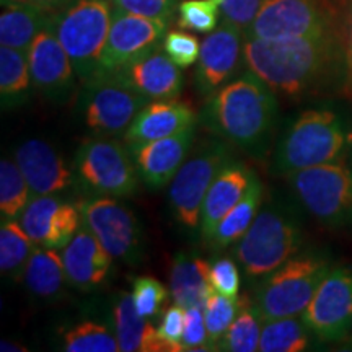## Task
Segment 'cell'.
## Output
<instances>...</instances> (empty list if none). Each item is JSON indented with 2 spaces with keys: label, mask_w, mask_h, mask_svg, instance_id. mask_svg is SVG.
I'll list each match as a JSON object with an SVG mask.
<instances>
[{
  "label": "cell",
  "mask_w": 352,
  "mask_h": 352,
  "mask_svg": "<svg viewBox=\"0 0 352 352\" xmlns=\"http://www.w3.org/2000/svg\"><path fill=\"white\" fill-rule=\"evenodd\" d=\"M248 70L284 96H303L334 82L344 83V46L334 32L311 36L245 38Z\"/></svg>",
  "instance_id": "6da1fadb"
},
{
  "label": "cell",
  "mask_w": 352,
  "mask_h": 352,
  "mask_svg": "<svg viewBox=\"0 0 352 352\" xmlns=\"http://www.w3.org/2000/svg\"><path fill=\"white\" fill-rule=\"evenodd\" d=\"M277 118L276 94L248 70L208 98L201 124L240 151L263 158L276 132Z\"/></svg>",
  "instance_id": "7a4b0ae2"
},
{
  "label": "cell",
  "mask_w": 352,
  "mask_h": 352,
  "mask_svg": "<svg viewBox=\"0 0 352 352\" xmlns=\"http://www.w3.org/2000/svg\"><path fill=\"white\" fill-rule=\"evenodd\" d=\"M349 144V126L340 113L328 108L307 109L277 142L272 171L287 176L310 166L341 162Z\"/></svg>",
  "instance_id": "3957f363"
},
{
  "label": "cell",
  "mask_w": 352,
  "mask_h": 352,
  "mask_svg": "<svg viewBox=\"0 0 352 352\" xmlns=\"http://www.w3.org/2000/svg\"><path fill=\"white\" fill-rule=\"evenodd\" d=\"M302 227L296 214L280 204L259 210L252 227L236 241L235 256L250 279H263L300 252Z\"/></svg>",
  "instance_id": "277c9868"
},
{
  "label": "cell",
  "mask_w": 352,
  "mask_h": 352,
  "mask_svg": "<svg viewBox=\"0 0 352 352\" xmlns=\"http://www.w3.org/2000/svg\"><path fill=\"white\" fill-rule=\"evenodd\" d=\"M111 16L109 0H74L52 15L51 28L69 54L82 83L98 74Z\"/></svg>",
  "instance_id": "5b68a950"
},
{
  "label": "cell",
  "mask_w": 352,
  "mask_h": 352,
  "mask_svg": "<svg viewBox=\"0 0 352 352\" xmlns=\"http://www.w3.org/2000/svg\"><path fill=\"white\" fill-rule=\"evenodd\" d=\"M329 271L328 258L318 253H297L263 277L254 292V303L264 321L302 315Z\"/></svg>",
  "instance_id": "8992f818"
},
{
  "label": "cell",
  "mask_w": 352,
  "mask_h": 352,
  "mask_svg": "<svg viewBox=\"0 0 352 352\" xmlns=\"http://www.w3.org/2000/svg\"><path fill=\"white\" fill-rule=\"evenodd\" d=\"M72 168L78 186L90 195L127 197L138 191L140 175L131 151L107 135L83 140Z\"/></svg>",
  "instance_id": "52a82bcc"
},
{
  "label": "cell",
  "mask_w": 352,
  "mask_h": 352,
  "mask_svg": "<svg viewBox=\"0 0 352 352\" xmlns=\"http://www.w3.org/2000/svg\"><path fill=\"white\" fill-rule=\"evenodd\" d=\"M287 182L303 209L323 226L352 223V166L342 162L289 173Z\"/></svg>",
  "instance_id": "ba28073f"
},
{
  "label": "cell",
  "mask_w": 352,
  "mask_h": 352,
  "mask_svg": "<svg viewBox=\"0 0 352 352\" xmlns=\"http://www.w3.org/2000/svg\"><path fill=\"white\" fill-rule=\"evenodd\" d=\"M232 160L226 140H209L199 145L178 170L170 184L168 199L176 220L188 230H199L206 195L220 170Z\"/></svg>",
  "instance_id": "9c48e42d"
},
{
  "label": "cell",
  "mask_w": 352,
  "mask_h": 352,
  "mask_svg": "<svg viewBox=\"0 0 352 352\" xmlns=\"http://www.w3.org/2000/svg\"><path fill=\"white\" fill-rule=\"evenodd\" d=\"M82 85L78 103L83 121L96 135L126 134L140 109L148 103L145 96L113 72H98Z\"/></svg>",
  "instance_id": "30bf717a"
},
{
  "label": "cell",
  "mask_w": 352,
  "mask_h": 352,
  "mask_svg": "<svg viewBox=\"0 0 352 352\" xmlns=\"http://www.w3.org/2000/svg\"><path fill=\"white\" fill-rule=\"evenodd\" d=\"M82 223L113 259L138 263L142 256V228L134 212L113 196H90L78 202Z\"/></svg>",
  "instance_id": "8fae6325"
},
{
  "label": "cell",
  "mask_w": 352,
  "mask_h": 352,
  "mask_svg": "<svg viewBox=\"0 0 352 352\" xmlns=\"http://www.w3.org/2000/svg\"><path fill=\"white\" fill-rule=\"evenodd\" d=\"M334 32L320 0H264L245 38L280 39Z\"/></svg>",
  "instance_id": "7c38bea8"
},
{
  "label": "cell",
  "mask_w": 352,
  "mask_h": 352,
  "mask_svg": "<svg viewBox=\"0 0 352 352\" xmlns=\"http://www.w3.org/2000/svg\"><path fill=\"white\" fill-rule=\"evenodd\" d=\"M302 318L321 342L346 338L352 327V271L349 267H331L303 310Z\"/></svg>",
  "instance_id": "4fadbf2b"
},
{
  "label": "cell",
  "mask_w": 352,
  "mask_h": 352,
  "mask_svg": "<svg viewBox=\"0 0 352 352\" xmlns=\"http://www.w3.org/2000/svg\"><path fill=\"white\" fill-rule=\"evenodd\" d=\"M168 21L148 19L113 6L111 26L98 72H114L164 43Z\"/></svg>",
  "instance_id": "5bb4252c"
},
{
  "label": "cell",
  "mask_w": 352,
  "mask_h": 352,
  "mask_svg": "<svg viewBox=\"0 0 352 352\" xmlns=\"http://www.w3.org/2000/svg\"><path fill=\"white\" fill-rule=\"evenodd\" d=\"M243 36L239 26L223 20L202 41L195 74L196 88L202 98H210L239 72L245 47Z\"/></svg>",
  "instance_id": "9a60e30c"
},
{
  "label": "cell",
  "mask_w": 352,
  "mask_h": 352,
  "mask_svg": "<svg viewBox=\"0 0 352 352\" xmlns=\"http://www.w3.org/2000/svg\"><path fill=\"white\" fill-rule=\"evenodd\" d=\"M33 87L47 100L65 103L76 91V69L51 23L41 30L26 51Z\"/></svg>",
  "instance_id": "2e32d148"
},
{
  "label": "cell",
  "mask_w": 352,
  "mask_h": 352,
  "mask_svg": "<svg viewBox=\"0 0 352 352\" xmlns=\"http://www.w3.org/2000/svg\"><path fill=\"white\" fill-rule=\"evenodd\" d=\"M19 222L34 243L63 250L82 226L78 206L57 199L54 195L30 199Z\"/></svg>",
  "instance_id": "e0dca14e"
},
{
  "label": "cell",
  "mask_w": 352,
  "mask_h": 352,
  "mask_svg": "<svg viewBox=\"0 0 352 352\" xmlns=\"http://www.w3.org/2000/svg\"><path fill=\"white\" fill-rule=\"evenodd\" d=\"M195 138L196 126H192L170 138L144 144H131L129 151L138 166L140 179L155 191L168 186L186 162Z\"/></svg>",
  "instance_id": "ac0fdd59"
},
{
  "label": "cell",
  "mask_w": 352,
  "mask_h": 352,
  "mask_svg": "<svg viewBox=\"0 0 352 352\" xmlns=\"http://www.w3.org/2000/svg\"><path fill=\"white\" fill-rule=\"evenodd\" d=\"M15 162L33 197L56 195L77 183L74 168L43 139H30L20 144L15 151Z\"/></svg>",
  "instance_id": "d6986e66"
},
{
  "label": "cell",
  "mask_w": 352,
  "mask_h": 352,
  "mask_svg": "<svg viewBox=\"0 0 352 352\" xmlns=\"http://www.w3.org/2000/svg\"><path fill=\"white\" fill-rule=\"evenodd\" d=\"M113 74L148 101L175 100L183 88L182 67L176 65L160 46Z\"/></svg>",
  "instance_id": "ffe728a7"
},
{
  "label": "cell",
  "mask_w": 352,
  "mask_h": 352,
  "mask_svg": "<svg viewBox=\"0 0 352 352\" xmlns=\"http://www.w3.org/2000/svg\"><path fill=\"white\" fill-rule=\"evenodd\" d=\"M256 175L241 162L232 160L220 170L206 195L201 210V239L208 241L226 215L243 199Z\"/></svg>",
  "instance_id": "44dd1931"
},
{
  "label": "cell",
  "mask_w": 352,
  "mask_h": 352,
  "mask_svg": "<svg viewBox=\"0 0 352 352\" xmlns=\"http://www.w3.org/2000/svg\"><path fill=\"white\" fill-rule=\"evenodd\" d=\"M60 254L67 283L80 290H90L103 284L113 261L103 245L83 223Z\"/></svg>",
  "instance_id": "7402d4cb"
},
{
  "label": "cell",
  "mask_w": 352,
  "mask_h": 352,
  "mask_svg": "<svg viewBox=\"0 0 352 352\" xmlns=\"http://www.w3.org/2000/svg\"><path fill=\"white\" fill-rule=\"evenodd\" d=\"M196 113L189 104L175 100L148 101L126 131L127 144H144L170 138L196 126Z\"/></svg>",
  "instance_id": "603a6c76"
},
{
  "label": "cell",
  "mask_w": 352,
  "mask_h": 352,
  "mask_svg": "<svg viewBox=\"0 0 352 352\" xmlns=\"http://www.w3.org/2000/svg\"><path fill=\"white\" fill-rule=\"evenodd\" d=\"M113 327L122 352H170L158 328L138 314L129 292H120L113 302Z\"/></svg>",
  "instance_id": "cb8c5ba5"
},
{
  "label": "cell",
  "mask_w": 352,
  "mask_h": 352,
  "mask_svg": "<svg viewBox=\"0 0 352 352\" xmlns=\"http://www.w3.org/2000/svg\"><path fill=\"white\" fill-rule=\"evenodd\" d=\"M212 290L210 264L206 259L184 252L176 254L170 272V294L175 303L183 308H204Z\"/></svg>",
  "instance_id": "d4e9b609"
},
{
  "label": "cell",
  "mask_w": 352,
  "mask_h": 352,
  "mask_svg": "<svg viewBox=\"0 0 352 352\" xmlns=\"http://www.w3.org/2000/svg\"><path fill=\"white\" fill-rule=\"evenodd\" d=\"M54 13L34 6L3 3L0 15V43L26 52L41 30L51 23Z\"/></svg>",
  "instance_id": "484cf974"
},
{
  "label": "cell",
  "mask_w": 352,
  "mask_h": 352,
  "mask_svg": "<svg viewBox=\"0 0 352 352\" xmlns=\"http://www.w3.org/2000/svg\"><path fill=\"white\" fill-rule=\"evenodd\" d=\"M23 283L34 297L44 300L56 298L67 283L63 254L54 248L38 245L25 267Z\"/></svg>",
  "instance_id": "4316f807"
},
{
  "label": "cell",
  "mask_w": 352,
  "mask_h": 352,
  "mask_svg": "<svg viewBox=\"0 0 352 352\" xmlns=\"http://www.w3.org/2000/svg\"><path fill=\"white\" fill-rule=\"evenodd\" d=\"M263 183L256 176L243 199L226 215V219L215 228L214 235L206 241L209 248L214 250V252H220V250H226L233 243H236L252 227L253 220L256 219L259 208L263 204Z\"/></svg>",
  "instance_id": "83f0119b"
},
{
  "label": "cell",
  "mask_w": 352,
  "mask_h": 352,
  "mask_svg": "<svg viewBox=\"0 0 352 352\" xmlns=\"http://www.w3.org/2000/svg\"><path fill=\"white\" fill-rule=\"evenodd\" d=\"M16 219L2 220L0 227V271L7 279L19 283L23 280L25 267L36 248Z\"/></svg>",
  "instance_id": "f1b7e54d"
},
{
  "label": "cell",
  "mask_w": 352,
  "mask_h": 352,
  "mask_svg": "<svg viewBox=\"0 0 352 352\" xmlns=\"http://www.w3.org/2000/svg\"><path fill=\"white\" fill-rule=\"evenodd\" d=\"M264 327V318L254 298L250 296L239 297V310L233 323L228 328L219 351L254 352L259 349V340Z\"/></svg>",
  "instance_id": "f546056e"
},
{
  "label": "cell",
  "mask_w": 352,
  "mask_h": 352,
  "mask_svg": "<svg viewBox=\"0 0 352 352\" xmlns=\"http://www.w3.org/2000/svg\"><path fill=\"white\" fill-rule=\"evenodd\" d=\"M314 333L307 327L302 315L285 316L264 321L259 340L261 352H300L311 344Z\"/></svg>",
  "instance_id": "4dcf8cb0"
},
{
  "label": "cell",
  "mask_w": 352,
  "mask_h": 352,
  "mask_svg": "<svg viewBox=\"0 0 352 352\" xmlns=\"http://www.w3.org/2000/svg\"><path fill=\"white\" fill-rule=\"evenodd\" d=\"M28 56L13 47H0V96L2 107L10 108L28 98L32 88Z\"/></svg>",
  "instance_id": "1f68e13d"
},
{
  "label": "cell",
  "mask_w": 352,
  "mask_h": 352,
  "mask_svg": "<svg viewBox=\"0 0 352 352\" xmlns=\"http://www.w3.org/2000/svg\"><path fill=\"white\" fill-rule=\"evenodd\" d=\"M32 197L28 183L16 162L12 158H2L0 162V215H2V220L20 219Z\"/></svg>",
  "instance_id": "d6a6232c"
},
{
  "label": "cell",
  "mask_w": 352,
  "mask_h": 352,
  "mask_svg": "<svg viewBox=\"0 0 352 352\" xmlns=\"http://www.w3.org/2000/svg\"><path fill=\"white\" fill-rule=\"evenodd\" d=\"M65 352H118L116 334L98 321L85 320L63 333V346Z\"/></svg>",
  "instance_id": "836d02e7"
},
{
  "label": "cell",
  "mask_w": 352,
  "mask_h": 352,
  "mask_svg": "<svg viewBox=\"0 0 352 352\" xmlns=\"http://www.w3.org/2000/svg\"><path fill=\"white\" fill-rule=\"evenodd\" d=\"M206 327H208L209 342L212 351L217 349L223 336H226L228 328L233 323L239 310V298H230L219 294L217 290H212L206 300L204 308Z\"/></svg>",
  "instance_id": "e575fe53"
},
{
  "label": "cell",
  "mask_w": 352,
  "mask_h": 352,
  "mask_svg": "<svg viewBox=\"0 0 352 352\" xmlns=\"http://www.w3.org/2000/svg\"><path fill=\"white\" fill-rule=\"evenodd\" d=\"M217 0H184L178 6V25L195 33H212L219 25Z\"/></svg>",
  "instance_id": "d590c367"
},
{
  "label": "cell",
  "mask_w": 352,
  "mask_h": 352,
  "mask_svg": "<svg viewBox=\"0 0 352 352\" xmlns=\"http://www.w3.org/2000/svg\"><path fill=\"white\" fill-rule=\"evenodd\" d=\"M132 298L138 314L142 318L152 320L160 315L162 307L168 298V290L155 277L140 276L134 279Z\"/></svg>",
  "instance_id": "8d00e7d4"
},
{
  "label": "cell",
  "mask_w": 352,
  "mask_h": 352,
  "mask_svg": "<svg viewBox=\"0 0 352 352\" xmlns=\"http://www.w3.org/2000/svg\"><path fill=\"white\" fill-rule=\"evenodd\" d=\"M162 46L170 59L182 69L189 67L199 59V39L186 32H179V30L168 32L165 34Z\"/></svg>",
  "instance_id": "74e56055"
},
{
  "label": "cell",
  "mask_w": 352,
  "mask_h": 352,
  "mask_svg": "<svg viewBox=\"0 0 352 352\" xmlns=\"http://www.w3.org/2000/svg\"><path fill=\"white\" fill-rule=\"evenodd\" d=\"M210 283L214 290L230 298H239L240 272L233 259L222 256L210 264Z\"/></svg>",
  "instance_id": "f35d334b"
},
{
  "label": "cell",
  "mask_w": 352,
  "mask_h": 352,
  "mask_svg": "<svg viewBox=\"0 0 352 352\" xmlns=\"http://www.w3.org/2000/svg\"><path fill=\"white\" fill-rule=\"evenodd\" d=\"M184 351H212L209 342L208 327H206L204 310L201 307L186 308L183 333Z\"/></svg>",
  "instance_id": "ab89813d"
},
{
  "label": "cell",
  "mask_w": 352,
  "mask_h": 352,
  "mask_svg": "<svg viewBox=\"0 0 352 352\" xmlns=\"http://www.w3.org/2000/svg\"><path fill=\"white\" fill-rule=\"evenodd\" d=\"M184 320H186V308L178 303L166 308L162 316L158 334L168 346L170 352L184 351L183 349V333H184Z\"/></svg>",
  "instance_id": "60d3db41"
},
{
  "label": "cell",
  "mask_w": 352,
  "mask_h": 352,
  "mask_svg": "<svg viewBox=\"0 0 352 352\" xmlns=\"http://www.w3.org/2000/svg\"><path fill=\"white\" fill-rule=\"evenodd\" d=\"M217 2L220 3L223 20L239 26L245 33L256 19L264 0H217Z\"/></svg>",
  "instance_id": "b9f144b4"
},
{
  "label": "cell",
  "mask_w": 352,
  "mask_h": 352,
  "mask_svg": "<svg viewBox=\"0 0 352 352\" xmlns=\"http://www.w3.org/2000/svg\"><path fill=\"white\" fill-rule=\"evenodd\" d=\"M113 6L134 15L168 21L175 10L176 0H111Z\"/></svg>",
  "instance_id": "7bdbcfd3"
},
{
  "label": "cell",
  "mask_w": 352,
  "mask_h": 352,
  "mask_svg": "<svg viewBox=\"0 0 352 352\" xmlns=\"http://www.w3.org/2000/svg\"><path fill=\"white\" fill-rule=\"evenodd\" d=\"M342 46H344V59H346V72H344V83H342V88H344V94L352 98V0L349 3V8H347L346 15V25H344V41H342Z\"/></svg>",
  "instance_id": "ee69618b"
},
{
  "label": "cell",
  "mask_w": 352,
  "mask_h": 352,
  "mask_svg": "<svg viewBox=\"0 0 352 352\" xmlns=\"http://www.w3.org/2000/svg\"><path fill=\"white\" fill-rule=\"evenodd\" d=\"M74 0H2V3H23V6H34L43 10L56 13L67 7Z\"/></svg>",
  "instance_id": "f6af8a7d"
},
{
  "label": "cell",
  "mask_w": 352,
  "mask_h": 352,
  "mask_svg": "<svg viewBox=\"0 0 352 352\" xmlns=\"http://www.w3.org/2000/svg\"><path fill=\"white\" fill-rule=\"evenodd\" d=\"M2 351H26L25 347H21L20 344H15V342H10V341H2V347H0Z\"/></svg>",
  "instance_id": "bcb514c9"
},
{
  "label": "cell",
  "mask_w": 352,
  "mask_h": 352,
  "mask_svg": "<svg viewBox=\"0 0 352 352\" xmlns=\"http://www.w3.org/2000/svg\"><path fill=\"white\" fill-rule=\"evenodd\" d=\"M351 166H352V153H351Z\"/></svg>",
  "instance_id": "7dc6e473"
}]
</instances>
